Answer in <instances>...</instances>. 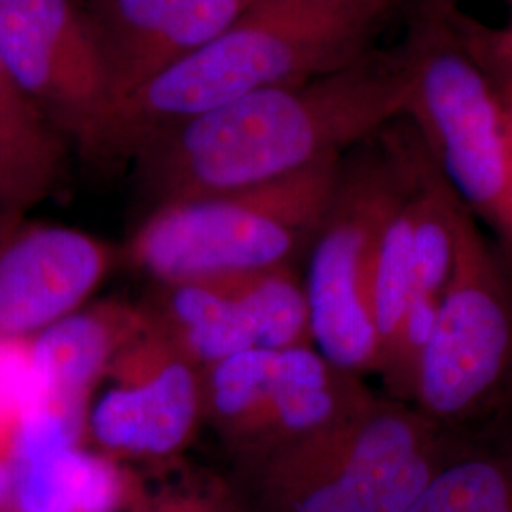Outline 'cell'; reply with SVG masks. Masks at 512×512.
Instances as JSON below:
<instances>
[{"instance_id":"obj_15","label":"cell","mask_w":512,"mask_h":512,"mask_svg":"<svg viewBox=\"0 0 512 512\" xmlns=\"http://www.w3.org/2000/svg\"><path fill=\"white\" fill-rule=\"evenodd\" d=\"M67 141L0 59V215L25 219L63 181Z\"/></svg>"},{"instance_id":"obj_11","label":"cell","mask_w":512,"mask_h":512,"mask_svg":"<svg viewBox=\"0 0 512 512\" xmlns=\"http://www.w3.org/2000/svg\"><path fill=\"white\" fill-rule=\"evenodd\" d=\"M114 264L86 232L10 217L0 228V340H29L84 306Z\"/></svg>"},{"instance_id":"obj_6","label":"cell","mask_w":512,"mask_h":512,"mask_svg":"<svg viewBox=\"0 0 512 512\" xmlns=\"http://www.w3.org/2000/svg\"><path fill=\"white\" fill-rule=\"evenodd\" d=\"M404 116L471 213L503 236L509 158L501 93L450 18L412 19L403 44Z\"/></svg>"},{"instance_id":"obj_21","label":"cell","mask_w":512,"mask_h":512,"mask_svg":"<svg viewBox=\"0 0 512 512\" xmlns=\"http://www.w3.org/2000/svg\"><path fill=\"white\" fill-rule=\"evenodd\" d=\"M450 19L476 59L494 78L497 88L512 86V16L501 29L484 27L459 12Z\"/></svg>"},{"instance_id":"obj_25","label":"cell","mask_w":512,"mask_h":512,"mask_svg":"<svg viewBox=\"0 0 512 512\" xmlns=\"http://www.w3.org/2000/svg\"><path fill=\"white\" fill-rule=\"evenodd\" d=\"M501 93L503 116H505V137H507V158H509V222L505 238L512 243V86L497 88Z\"/></svg>"},{"instance_id":"obj_19","label":"cell","mask_w":512,"mask_h":512,"mask_svg":"<svg viewBox=\"0 0 512 512\" xmlns=\"http://www.w3.org/2000/svg\"><path fill=\"white\" fill-rule=\"evenodd\" d=\"M418 135V133H416ZM418 137L414 148L412 175L403 196L391 209L376 243L372 270H370V310L378 334V359L393 332L399 327L404 311L414 296V202L412 190L416 181V165L420 156Z\"/></svg>"},{"instance_id":"obj_26","label":"cell","mask_w":512,"mask_h":512,"mask_svg":"<svg viewBox=\"0 0 512 512\" xmlns=\"http://www.w3.org/2000/svg\"><path fill=\"white\" fill-rule=\"evenodd\" d=\"M8 219H10V217H6V215H0V228L4 226V222H6Z\"/></svg>"},{"instance_id":"obj_13","label":"cell","mask_w":512,"mask_h":512,"mask_svg":"<svg viewBox=\"0 0 512 512\" xmlns=\"http://www.w3.org/2000/svg\"><path fill=\"white\" fill-rule=\"evenodd\" d=\"M253 2L92 0L86 18L105 65L110 109L219 37Z\"/></svg>"},{"instance_id":"obj_9","label":"cell","mask_w":512,"mask_h":512,"mask_svg":"<svg viewBox=\"0 0 512 512\" xmlns=\"http://www.w3.org/2000/svg\"><path fill=\"white\" fill-rule=\"evenodd\" d=\"M203 421L205 370L150 321L95 387L84 440L114 461H162L179 456Z\"/></svg>"},{"instance_id":"obj_1","label":"cell","mask_w":512,"mask_h":512,"mask_svg":"<svg viewBox=\"0 0 512 512\" xmlns=\"http://www.w3.org/2000/svg\"><path fill=\"white\" fill-rule=\"evenodd\" d=\"M403 48L334 73L251 93L167 129L135 156L150 209L268 183L344 156L403 118Z\"/></svg>"},{"instance_id":"obj_27","label":"cell","mask_w":512,"mask_h":512,"mask_svg":"<svg viewBox=\"0 0 512 512\" xmlns=\"http://www.w3.org/2000/svg\"><path fill=\"white\" fill-rule=\"evenodd\" d=\"M0 512H2V511H0Z\"/></svg>"},{"instance_id":"obj_4","label":"cell","mask_w":512,"mask_h":512,"mask_svg":"<svg viewBox=\"0 0 512 512\" xmlns=\"http://www.w3.org/2000/svg\"><path fill=\"white\" fill-rule=\"evenodd\" d=\"M344 156L268 183L150 209L131 236L128 258L156 283L294 266L308 256L329 211Z\"/></svg>"},{"instance_id":"obj_16","label":"cell","mask_w":512,"mask_h":512,"mask_svg":"<svg viewBox=\"0 0 512 512\" xmlns=\"http://www.w3.org/2000/svg\"><path fill=\"white\" fill-rule=\"evenodd\" d=\"M143 306L150 321L203 370L256 348L249 319L217 277L158 283Z\"/></svg>"},{"instance_id":"obj_12","label":"cell","mask_w":512,"mask_h":512,"mask_svg":"<svg viewBox=\"0 0 512 512\" xmlns=\"http://www.w3.org/2000/svg\"><path fill=\"white\" fill-rule=\"evenodd\" d=\"M137 488L114 459L86 446L80 421L38 403L19 421L2 512H118Z\"/></svg>"},{"instance_id":"obj_22","label":"cell","mask_w":512,"mask_h":512,"mask_svg":"<svg viewBox=\"0 0 512 512\" xmlns=\"http://www.w3.org/2000/svg\"><path fill=\"white\" fill-rule=\"evenodd\" d=\"M131 512H243L234 490L179 488L148 497L139 488L133 495Z\"/></svg>"},{"instance_id":"obj_5","label":"cell","mask_w":512,"mask_h":512,"mask_svg":"<svg viewBox=\"0 0 512 512\" xmlns=\"http://www.w3.org/2000/svg\"><path fill=\"white\" fill-rule=\"evenodd\" d=\"M416 129L399 118L342 160L338 184L308 251L304 279L313 348L351 374H376L370 270L391 209L412 175Z\"/></svg>"},{"instance_id":"obj_17","label":"cell","mask_w":512,"mask_h":512,"mask_svg":"<svg viewBox=\"0 0 512 512\" xmlns=\"http://www.w3.org/2000/svg\"><path fill=\"white\" fill-rule=\"evenodd\" d=\"M236 300L255 332L256 348L313 346L310 306L296 266L211 275Z\"/></svg>"},{"instance_id":"obj_14","label":"cell","mask_w":512,"mask_h":512,"mask_svg":"<svg viewBox=\"0 0 512 512\" xmlns=\"http://www.w3.org/2000/svg\"><path fill=\"white\" fill-rule=\"evenodd\" d=\"M150 323L145 306L103 300L55 321L29 340L40 403L80 421L116 353Z\"/></svg>"},{"instance_id":"obj_2","label":"cell","mask_w":512,"mask_h":512,"mask_svg":"<svg viewBox=\"0 0 512 512\" xmlns=\"http://www.w3.org/2000/svg\"><path fill=\"white\" fill-rule=\"evenodd\" d=\"M397 0H255L219 37L120 101L82 158L133 162L167 129L251 93L344 69L374 50Z\"/></svg>"},{"instance_id":"obj_18","label":"cell","mask_w":512,"mask_h":512,"mask_svg":"<svg viewBox=\"0 0 512 512\" xmlns=\"http://www.w3.org/2000/svg\"><path fill=\"white\" fill-rule=\"evenodd\" d=\"M512 444H461L406 512H511Z\"/></svg>"},{"instance_id":"obj_20","label":"cell","mask_w":512,"mask_h":512,"mask_svg":"<svg viewBox=\"0 0 512 512\" xmlns=\"http://www.w3.org/2000/svg\"><path fill=\"white\" fill-rule=\"evenodd\" d=\"M439 300L431 294H414L399 327L380 351L376 374L389 399L412 404L421 363L435 330Z\"/></svg>"},{"instance_id":"obj_24","label":"cell","mask_w":512,"mask_h":512,"mask_svg":"<svg viewBox=\"0 0 512 512\" xmlns=\"http://www.w3.org/2000/svg\"><path fill=\"white\" fill-rule=\"evenodd\" d=\"M408 6L412 19L450 18L463 0H397Z\"/></svg>"},{"instance_id":"obj_7","label":"cell","mask_w":512,"mask_h":512,"mask_svg":"<svg viewBox=\"0 0 512 512\" xmlns=\"http://www.w3.org/2000/svg\"><path fill=\"white\" fill-rule=\"evenodd\" d=\"M512 393V289L465 203L412 406L440 427L486 420Z\"/></svg>"},{"instance_id":"obj_3","label":"cell","mask_w":512,"mask_h":512,"mask_svg":"<svg viewBox=\"0 0 512 512\" xmlns=\"http://www.w3.org/2000/svg\"><path fill=\"white\" fill-rule=\"evenodd\" d=\"M463 442L412 404L374 397L306 439L238 463L243 512H406Z\"/></svg>"},{"instance_id":"obj_23","label":"cell","mask_w":512,"mask_h":512,"mask_svg":"<svg viewBox=\"0 0 512 512\" xmlns=\"http://www.w3.org/2000/svg\"><path fill=\"white\" fill-rule=\"evenodd\" d=\"M19 421H21L19 418L8 414L0 406V511H2V505L8 495V486H10V469H12Z\"/></svg>"},{"instance_id":"obj_8","label":"cell","mask_w":512,"mask_h":512,"mask_svg":"<svg viewBox=\"0 0 512 512\" xmlns=\"http://www.w3.org/2000/svg\"><path fill=\"white\" fill-rule=\"evenodd\" d=\"M374 397L313 346L245 349L205 370V421L236 463L323 431Z\"/></svg>"},{"instance_id":"obj_10","label":"cell","mask_w":512,"mask_h":512,"mask_svg":"<svg viewBox=\"0 0 512 512\" xmlns=\"http://www.w3.org/2000/svg\"><path fill=\"white\" fill-rule=\"evenodd\" d=\"M0 59L65 141L86 147L110 109L86 12L74 0H0Z\"/></svg>"}]
</instances>
